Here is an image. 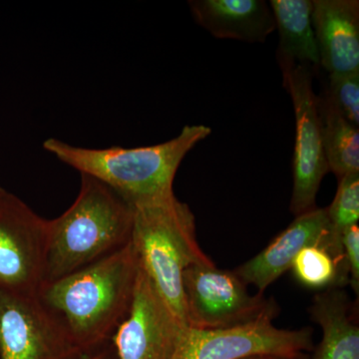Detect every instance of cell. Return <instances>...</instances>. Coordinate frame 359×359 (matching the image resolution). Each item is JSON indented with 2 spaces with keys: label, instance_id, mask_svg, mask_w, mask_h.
<instances>
[{
  "label": "cell",
  "instance_id": "20",
  "mask_svg": "<svg viewBox=\"0 0 359 359\" xmlns=\"http://www.w3.org/2000/svg\"><path fill=\"white\" fill-rule=\"evenodd\" d=\"M342 247L349 273V283L355 292H359V226H349L342 233Z\"/></svg>",
  "mask_w": 359,
  "mask_h": 359
},
{
  "label": "cell",
  "instance_id": "8",
  "mask_svg": "<svg viewBox=\"0 0 359 359\" xmlns=\"http://www.w3.org/2000/svg\"><path fill=\"white\" fill-rule=\"evenodd\" d=\"M48 219L18 196L0 193V289L39 297L45 285Z\"/></svg>",
  "mask_w": 359,
  "mask_h": 359
},
{
  "label": "cell",
  "instance_id": "3",
  "mask_svg": "<svg viewBox=\"0 0 359 359\" xmlns=\"http://www.w3.org/2000/svg\"><path fill=\"white\" fill-rule=\"evenodd\" d=\"M212 133L204 125L184 127L171 140L146 147L92 149L49 138L47 152L80 174L93 177L136 205L174 195L173 183L182 161Z\"/></svg>",
  "mask_w": 359,
  "mask_h": 359
},
{
  "label": "cell",
  "instance_id": "14",
  "mask_svg": "<svg viewBox=\"0 0 359 359\" xmlns=\"http://www.w3.org/2000/svg\"><path fill=\"white\" fill-rule=\"evenodd\" d=\"M309 313L323 330L313 359H359V325L348 294L341 287L316 294Z\"/></svg>",
  "mask_w": 359,
  "mask_h": 359
},
{
  "label": "cell",
  "instance_id": "12",
  "mask_svg": "<svg viewBox=\"0 0 359 359\" xmlns=\"http://www.w3.org/2000/svg\"><path fill=\"white\" fill-rule=\"evenodd\" d=\"M311 22L320 67L330 74L359 71L358 0H313Z\"/></svg>",
  "mask_w": 359,
  "mask_h": 359
},
{
  "label": "cell",
  "instance_id": "15",
  "mask_svg": "<svg viewBox=\"0 0 359 359\" xmlns=\"http://www.w3.org/2000/svg\"><path fill=\"white\" fill-rule=\"evenodd\" d=\"M276 29L280 35L276 58L308 66L313 72L320 67V52L311 22V0H271Z\"/></svg>",
  "mask_w": 359,
  "mask_h": 359
},
{
  "label": "cell",
  "instance_id": "5",
  "mask_svg": "<svg viewBox=\"0 0 359 359\" xmlns=\"http://www.w3.org/2000/svg\"><path fill=\"white\" fill-rule=\"evenodd\" d=\"M236 273L217 268L212 262L194 264L183 273V292L188 327L219 330L273 320L280 308L263 294L252 295Z\"/></svg>",
  "mask_w": 359,
  "mask_h": 359
},
{
  "label": "cell",
  "instance_id": "16",
  "mask_svg": "<svg viewBox=\"0 0 359 359\" xmlns=\"http://www.w3.org/2000/svg\"><path fill=\"white\" fill-rule=\"evenodd\" d=\"M328 170L341 179L359 172V130L335 108L327 92L316 96Z\"/></svg>",
  "mask_w": 359,
  "mask_h": 359
},
{
  "label": "cell",
  "instance_id": "22",
  "mask_svg": "<svg viewBox=\"0 0 359 359\" xmlns=\"http://www.w3.org/2000/svg\"><path fill=\"white\" fill-rule=\"evenodd\" d=\"M245 359H285L280 358H276V356H271V355H259V356H252V358H245Z\"/></svg>",
  "mask_w": 359,
  "mask_h": 359
},
{
  "label": "cell",
  "instance_id": "10",
  "mask_svg": "<svg viewBox=\"0 0 359 359\" xmlns=\"http://www.w3.org/2000/svg\"><path fill=\"white\" fill-rule=\"evenodd\" d=\"M185 327L140 266L128 313L111 337L116 358L172 359Z\"/></svg>",
  "mask_w": 359,
  "mask_h": 359
},
{
  "label": "cell",
  "instance_id": "19",
  "mask_svg": "<svg viewBox=\"0 0 359 359\" xmlns=\"http://www.w3.org/2000/svg\"><path fill=\"white\" fill-rule=\"evenodd\" d=\"M328 98L354 126H359V71L332 73L325 86Z\"/></svg>",
  "mask_w": 359,
  "mask_h": 359
},
{
  "label": "cell",
  "instance_id": "4",
  "mask_svg": "<svg viewBox=\"0 0 359 359\" xmlns=\"http://www.w3.org/2000/svg\"><path fill=\"white\" fill-rule=\"evenodd\" d=\"M131 243L142 269L188 327L184 271L194 264L211 262L201 250L195 217L189 205L175 195L134 205Z\"/></svg>",
  "mask_w": 359,
  "mask_h": 359
},
{
  "label": "cell",
  "instance_id": "11",
  "mask_svg": "<svg viewBox=\"0 0 359 359\" xmlns=\"http://www.w3.org/2000/svg\"><path fill=\"white\" fill-rule=\"evenodd\" d=\"M321 245L339 261L346 264L344 247L335 241L327 209H316L299 215L276 236L266 249L235 269L247 285L263 294L283 273L292 268V262L304 248Z\"/></svg>",
  "mask_w": 359,
  "mask_h": 359
},
{
  "label": "cell",
  "instance_id": "17",
  "mask_svg": "<svg viewBox=\"0 0 359 359\" xmlns=\"http://www.w3.org/2000/svg\"><path fill=\"white\" fill-rule=\"evenodd\" d=\"M290 269L299 283L311 289H332L349 283L346 264L321 245H309L302 249Z\"/></svg>",
  "mask_w": 359,
  "mask_h": 359
},
{
  "label": "cell",
  "instance_id": "21",
  "mask_svg": "<svg viewBox=\"0 0 359 359\" xmlns=\"http://www.w3.org/2000/svg\"><path fill=\"white\" fill-rule=\"evenodd\" d=\"M81 359H112L106 351H96V353L85 355Z\"/></svg>",
  "mask_w": 359,
  "mask_h": 359
},
{
  "label": "cell",
  "instance_id": "2",
  "mask_svg": "<svg viewBox=\"0 0 359 359\" xmlns=\"http://www.w3.org/2000/svg\"><path fill=\"white\" fill-rule=\"evenodd\" d=\"M80 176L76 200L58 218L48 219L45 285L131 242L134 205L103 182L86 174Z\"/></svg>",
  "mask_w": 359,
  "mask_h": 359
},
{
  "label": "cell",
  "instance_id": "6",
  "mask_svg": "<svg viewBox=\"0 0 359 359\" xmlns=\"http://www.w3.org/2000/svg\"><path fill=\"white\" fill-rule=\"evenodd\" d=\"M313 349L311 328L280 330L273 320H264L219 330L185 327L172 359H309Z\"/></svg>",
  "mask_w": 359,
  "mask_h": 359
},
{
  "label": "cell",
  "instance_id": "9",
  "mask_svg": "<svg viewBox=\"0 0 359 359\" xmlns=\"http://www.w3.org/2000/svg\"><path fill=\"white\" fill-rule=\"evenodd\" d=\"M55 313L39 297L0 289V359H81Z\"/></svg>",
  "mask_w": 359,
  "mask_h": 359
},
{
  "label": "cell",
  "instance_id": "23",
  "mask_svg": "<svg viewBox=\"0 0 359 359\" xmlns=\"http://www.w3.org/2000/svg\"><path fill=\"white\" fill-rule=\"evenodd\" d=\"M4 189L2 188V187H0V193L4 192Z\"/></svg>",
  "mask_w": 359,
  "mask_h": 359
},
{
  "label": "cell",
  "instance_id": "7",
  "mask_svg": "<svg viewBox=\"0 0 359 359\" xmlns=\"http://www.w3.org/2000/svg\"><path fill=\"white\" fill-rule=\"evenodd\" d=\"M283 86L289 92L295 115L290 212L295 217L316 209V196L328 165L323 149L320 116L313 89L314 72L308 66L278 60Z\"/></svg>",
  "mask_w": 359,
  "mask_h": 359
},
{
  "label": "cell",
  "instance_id": "18",
  "mask_svg": "<svg viewBox=\"0 0 359 359\" xmlns=\"http://www.w3.org/2000/svg\"><path fill=\"white\" fill-rule=\"evenodd\" d=\"M327 212L332 235L342 245V233L358 223L359 172L347 174L339 180L337 195Z\"/></svg>",
  "mask_w": 359,
  "mask_h": 359
},
{
  "label": "cell",
  "instance_id": "1",
  "mask_svg": "<svg viewBox=\"0 0 359 359\" xmlns=\"http://www.w3.org/2000/svg\"><path fill=\"white\" fill-rule=\"evenodd\" d=\"M139 268L130 242L86 268L46 283L39 297L88 355L100 351L128 313Z\"/></svg>",
  "mask_w": 359,
  "mask_h": 359
},
{
  "label": "cell",
  "instance_id": "13",
  "mask_svg": "<svg viewBox=\"0 0 359 359\" xmlns=\"http://www.w3.org/2000/svg\"><path fill=\"white\" fill-rule=\"evenodd\" d=\"M194 20L219 39L262 43L276 30L264 0H190Z\"/></svg>",
  "mask_w": 359,
  "mask_h": 359
}]
</instances>
